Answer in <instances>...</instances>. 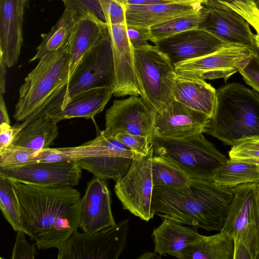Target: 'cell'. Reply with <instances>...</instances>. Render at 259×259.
<instances>
[{"label": "cell", "mask_w": 259, "mask_h": 259, "mask_svg": "<svg viewBox=\"0 0 259 259\" xmlns=\"http://www.w3.org/2000/svg\"><path fill=\"white\" fill-rule=\"evenodd\" d=\"M209 13L205 5L199 11L177 17L149 28L150 41L155 44L159 40L186 30L199 28Z\"/></svg>", "instance_id": "obj_31"}, {"label": "cell", "mask_w": 259, "mask_h": 259, "mask_svg": "<svg viewBox=\"0 0 259 259\" xmlns=\"http://www.w3.org/2000/svg\"><path fill=\"white\" fill-rule=\"evenodd\" d=\"M234 243L228 233L220 231L211 236H200L176 256L179 259H233Z\"/></svg>", "instance_id": "obj_26"}, {"label": "cell", "mask_w": 259, "mask_h": 259, "mask_svg": "<svg viewBox=\"0 0 259 259\" xmlns=\"http://www.w3.org/2000/svg\"><path fill=\"white\" fill-rule=\"evenodd\" d=\"M20 125L11 126L7 123H2L0 125V149H3L11 144L22 130Z\"/></svg>", "instance_id": "obj_42"}, {"label": "cell", "mask_w": 259, "mask_h": 259, "mask_svg": "<svg viewBox=\"0 0 259 259\" xmlns=\"http://www.w3.org/2000/svg\"><path fill=\"white\" fill-rule=\"evenodd\" d=\"M209 118L175 100L161 113H155V135L165 138L181 139L203 133Z\"/></svg>", "instance_id": "obj_19"}, {"label": "cell", "mask_w": 259, "mask_h": 259, "mask_svg": "<svg viewBox=\"0 0 259 259\" xmlns=\"http://www.w3.org/2000/svg\"><path fill=\"white\" fill-rule=\"evenodd\" d=\"M79 18L67 8L48 33L41 34L42 41L36 49L35 55L29 62L39 59L45 55L55 51L66 44Z\"/></svg>", "instance_id": "obj_29"}, {"label": "cell", "mask_w": 259, "mask_h": 259, "mask_svg": "<svg viewBox=\"0 0 259 259\" xmlns=\"http://www.w3.org/2000/svg\"><path fill=\"white\" fill-rule=\"evenodd\" d=\"M7 65L0 58V94H4L6 92V75Z\"/></svg>", "instance_id": "obj_45"}, {"label": "cell", "mask_w": 259, "mask_h": 259, "mask_svg": "<svg viewBox=\"0 0 259 259\" xmlns=\"http://www.w3.org/2000/svg\"><path fill=\"white\" fill-rule=\"evenodd\" d=\"M155 113L141 97L132 95L113 101L105 113V130L115 136L119 133L147 137L151 141L154 132Z\"/></svg>", "instance_id": "obj_14"}, {"label": "cell", "mask_w": 259, "mask_h": 259, "mask_svg": "<svg viewBox=\"0 0 259 259\" xmlns=\"http://www.w3.org/2000/svg\"><path fill=\"white\" fill-rule=\"evenodd\" d=\"M169 1H173V0H169ZM178 2V1H177Z\"/></svg>", "instance_id": "obj_54"}, {"label": "cell", "mask_w": 259, "mask_h": 259, "mask_svg": "<svg viewBox=\"0 0 259 259\" xmlns=\"http://www.w3.org/2000/svg\"><path fill=\"white\" fill-rule=\"evenodd\" d=\"M205 5L209 13L200 28L225 43L243 45L253 49L254 34L241 15L218 1L208 0Z\"/></svg>", "instance_id": "obj_17"}, {"label": "cell", "mask_w": 259, "mask_h": 259, "mask_svg": "<svg viewBox=\"0 0 259 259\" xmlns=\"http://www.w3.org/2000/svg\"><path fill=\"white\" fill-rule=\"evenodd\" d=\"M107 181L96 177L88 183L81 198L79 227L90 233L116 224Z\"/></svg>", "instance_id": "obj_18"}, {"label": "cell", "mask_w": 259, "mask_h": 259, "mask_svg": "<svg viewBox=\"0 0 259 259\" xmlns=\"http://www.w3.org/2000/svg\"><path fill=\"white\" fill-rule=\"evenodd\" d=\"M156 252H146L141 254L138 258L149 259V258H161V255H158Z\"/></svg>", "instance_id": "obj_46"}, {"label": "cell", "mask_w": 259, "mask_h": 259, "mask_svg": "<svg viewBox=\"0 0 259 259\" xmlns=\"http://www.w3.org/2000/svg\"><path fill=\"white\" fill-rule=\"evenodd\" d=\"M82 169L77 160L0 167V176L23 183L46 187L77 185Z\"/></svg>", "instance_id": "obj_13"}, {"label": "cell", "mask_w": 259, "mask_h": 259, "mask_svg": "<svg viewBox=\"0 0 259 259\" xmlns=\"http://www.w3.org/2000/svg\"><path fill=\"white\" fill-rule=\"evenodd\" d=\"M152 178L153 187H184L189 185L192 180L170 159L154 155L152 161Z\"/></svg>", "instance_id": "obj_30"}, {"label": "cell", "mask_w": 259, "mask_h": 259, "mask_svg": "<svg viewBox=\"0 0 259 259\" xmlns=\"http://www.w3.org/2000/svg\"><path fill=\"white\" fill-rule=\"evenodd\" d=\"M112 95L111 88L89 90L72 98L62 109H55L48 114L57 123L77 117L92 118L103 110Z\"/></svg>", "instance_id": "obj_25"}, {"label": "cell", "mask_w": 259, "mask_h": 259, "mask_svg": "<svg viewBox=\"0 0 259 259\" xmlns=\"http://www.w3.org/2000/svg\"><path fill=\"white\" fill-rule=\"evenodd\" d=\"M134 66L140 96L154 113H161L173 100L176 72L167 57L156 45L134 49Z\"/></svg>", "instance_id": "obj_7"}, {"label": "cell", "mask_w": 259, "mask_h": 259, "mask_svg": "<svg viewBox=\"0 0 259 259\" xmlns=\"http://www.w3.org/2000/svg\"><path fill=\"white\" fill-rule=\"evenodd\" d=\"M65 8L73 12L78 18L87 14L95 16L100 21L106 23L104 11L99 0H61Z\"/></svg>", "instance_id": "obj_36"}, {"label": "cell", "mask_w": 259, "mask_h": 259, "mask_svg": "<svg viewBox=\"0 0 259 259\" xmlns=\"http://www.w3.org/2000/svg\"><path fill=\"white\" fill-rule=\"evenodd\" d=\"M114 81V65L108 32L83 58L69 80L61 107L77 95L89 90L109 88Z\"/></svg>", "instance_id": "obj_9"}, {"label": "cell", "mask_w": 259, "mask_h": 259, "mask_svg": "<svg viewBox=\"0 0 259 259\" xmlns=\"http://www.w3.org/2000/svg\"><path fill=\"white\" fill-rule=\"evenodd\" d=\"M28 1V0H25V1H26H26Z\"/></svg>", "instance_id": "obj_55"}, {"label": "cell", "mask_w": 259, "mask_h": 259, "mask_svg": "<svg viewBox=\"0 0 259 259\" xmlns=\"http://www.w3.org/2000/svg\"><path fill=\"white\" fill-rule=\"evenodd\" d=\"M108 32L107 23L91 14H87L78 19L68 41L69 80L83 58Z\"/></svg>", "instance_id": "obj_22"}, {"label": "cell", "mask_w": 259, "mask_h": 259, "mask_svg": "<svg viewBox=\"0 0 259 259\" xmlns=\"http://www.w3.org/2000/svg\"><path fill=\"white\" fill-rule=\"evenodd\" d=\"M174 2L177 1L169 0H126L125 5L128 4L131 5H150L157 4L168 3Z\"/></svg>", "instance_id": "obj_43"}, {"label": "cell", "mask_w": 259, "mask_h": 259, "mask_svg": "<svg viewBox=\"0 0 259 259\" xmlns=\"http://www.w3.org/2000/svg\"><path fill=\"white\" fill-rule=\"evenodd\" d=\"M151 145L154 155L170 159L192 179L212 178L215 170L228 160L202 133L181 139L153 134Z\"/></svg>", "instance_id": "obj_6"}, {"label": "cell", "mask_w": 259, "mask_h": 259, "mask_svg": "<svg viewBox=\"0 0 259 259\" xmlns=\"http://www.w3.org/2000/svg\"><path fill=\"white\" fill-rule=\"evenodd\" d=\"M217 90L204 79L176 73L172 90L173 99L182 104L212 116Z\"/></svg>", "instance_id": "obj_23"}, {"label": "cell", "mask_w": 259, "mask_h": 259, "mask_svg": "<svg viewBox=\"0 0 259 259\" xmlns=\"http://www.w3.org/2000/svg\"><path fill=\"white\" fill-rule=\"evenodd\" d=\"M178 2L184 3H198L203 5L207 4L208 0H173Z\"/></svg>", "instance_id": "obj_47"}, {"label": "cell", "mask_w": 259, "mask_h": 259, "mask_svg": "<svg viewBox=\"0 0 259 259\" xmlns=\"http://www.w3.org/2000/svg\"><path fill=\"white\" fill-rule=\"evenodd\" d=\"M162 219L160 225L152 233L154 251L160 255L168 254L176 257L180 251L201 236L197 228L186 227L169 218Z\"/></svg>", "instance_id": "obj_24"}, {"label": "cell", "mask_w": 259, "mask_h": 259, "mask_svg": "<svg viewBox=\"0 0 259 259\" xmlns=\"http://www.w3.org/2000/svg\"><path fill=\"white\" fill-rule=\"evenodd\" d=\"M254 54L253 49L240 44L225 43L209 55L174 65L178 74L203 79L223 78L225 81L238 72Z\"/></svg>", "instance_id": "obj_11"}, {"label": "cell", "mask_w": 259, "mask_h": 259, "mask_svg": "<svg viewBox=\"0 0 259 259\" xmlns=\"http://www.w3.org/2000/svg\"><path fill=\"white\" fill-rule=\"evenodd\" d=\"M128 219L95 232L75 230L58 249V259H117L126 247Z\"/></svg>", "instance_id": "obj_8"}, {"label": "cell", "mask_w": 259, "mask_h": 259, "mask_svg": "<svg viewBox=\"0 0 259 259\" xmlns=\"http://www.w3.org/2000/svg\"><path fill=\"white\" fill-rule=\"evenodd\" d=\"M256 4L259 9V0H256Z\"/></svg>", "instance_id": "obj_52"}, {"label": "cell", "mask_w": 259, "mask_h": 259, "mask_svg": "<svg viewBox=\"0 0 259 259\" xmlns=\"http://www.w3.org/2000/svg\"><path fill=\"white\" fill-rule=\"evenodd\" d=\"M11 180L24 232L38 249L59 248L79 227L80 192L71 186L46 187Z\"/></svg>", "instance_id": "obj_1"}, {"label": "cell", "mask_w": 259, "mask_h": 259, "mask_svg": "<svg viewBox=\"0 0 259 259\" xmlns=\"http://www.w3.org/2000/svg\"><path fill=\"white\" fill-rule=\"evenodd\" d=\"M25 233L17 231L15 242L11 256V259H33L38 254L35 243L30 244L25 238Z\"/></svg>", "instance_id": "obj_37"}, {"label": "cell", "mask_w": 259, "mask_h": 259, "mask_svg": "<svg viewBox=\"0 0 259 259\" xmlns=\"http://www.w3.org/2000/svg\"><path fill=\"white\" fill-rule=\"evenodd\" d=\"M114 136L131 149L143 155H147L152 148L151 141L146 137L126 133H119Z\"/></svg>", "instance_id": "obj_38"}, {"label": "cell", "mask_w": 259, "mask_h": 259, "mask_svg": "<svg viewBox=\"0 0 259 259\" xmlns=\"http://www.w3.org/2000/svg\"><path fill=\"white\" fill-rule=\"evenodd\" d=\"M203 133L232 146L241 140L259 137V94L236 82L220 88L217 90L213 114Z\"/></svg>", "instance_id": "obj_4"}, {"label": "cell", "mask_w": 259, "mask_h": 259, "mask_svg": "<svg viewBox=\"0 0 259 259\" xmlns=\"http://www.w3.org/2000/svg\"><path fill=\"white\" fill-rule=\"evenodd\" d=\"M99 1L104 11L107 23L116 24L126 21L125 5L115 0H99Z\"/></svg>", "instance_id": "obj_39"}, {"label": "cell", "mask_w": 259, "mask_h": 259, "mask_svg": "<svg viewBox=\"0 0 259 259\" xmlns=\"http://www.w3.org/2000/svg\"><path fill=\"white\" fill-rule=\"evenodd\" d=\"M0 208L3 216L15 231H24L19 200L11 179L0 176Z\"/></svg>", "instance_id": "obj_32"}, {"label": "cell", "mask_w": 259, "mask_h": 259, "mask_svg": "<svg viewBox=\"0 0 259 259\" xmlns=\"http://www.w3.org/2000/svg\"><path fill=\"white\" fill-rule=\"evenodd\" d=\"M256 186H257V191H258V195H259V182L257 183Z\"/></svg>", "instance_id": "obj_51"}, {"label": "cell", "mask_w": 259, "mask_h": 259, "mask_svg": "<svg viewBox=\"0 0 259 259\" xmlns=\"http://www.w3.org/2000/svg\"><path fill=\"white\" fill-rule=\"evenodd\" d=\"M48 1H51V0H48Z\"/></svg>", "instance_id": "obj_56"}, {"label": "cell", "mask_w": 259, "mask_h": 259, "mask_svg": "<svg viewBox=\"0 0 259 259\" xmlns=\"http://www.w3.org/2000/svg\"><path fill=\"white\" fill-rule=\"evenodd\" d=\"M257 259H259V255H258V257H257Z\"/></svg>", "instance_id": "obj_53"}, {"label": "cell", "mask_w": 259, "mask_h": 259, "mask_svg": "<svg viewBox=\"0 0 259 259\" xmlns=\"http://www.w3.org/2000/svg\"><path fill=\"white\" fill-rule=\"evenodd\" d=\"M58 134L57 123L48 113H44L23 127L12 144L40 150L50 148Z\"/></svg>", "instance_id": "obj_27"}, {"label": "cell", "mask_w": 259, "mask_h": 259, "mask_svg": "<svg viewBox=\"0 0 259 259\" xmlns=\"http://www.w3.org/2000/svg\"><path fill=\"white\" fill-rule=\"evenodd\" d=\"M238 72L247 84L259 92V59L255 54Z\"/></svg>", "instance_id": "obj_40"}, {"label": "cell", "mask_w": 259, "mask_h": 259, "mask_svg": "<svg viewBox=\"0 0 259 259\" xmlns=\"http://www.w3.org/2000/svg\"><path fill=\"white\" fill-rule=\"evenodd\" d=\"M221 3L241 15L255 29L259 26L256 0H211Z\"/></svg>", "instance_id": "obj_35"}, {"label": "cell", "mask_w": 259, "mask_h": 259, "mask_svg": "<svg viewBox=\"0 0 259 259\" xmlns=\"http://www.w3.org/2000/svg\"><path fill=\"white\" fill-rule=\"evenodd\" d=\"M234 196L231 187L220 186L212 178L193 179L184 187H153L152 208L161 218L220 231Z\"/></svg>", "instance_id": "obj_2"}, {"label": "cell", "mask_w": 259, "mask_h": 259, "mask_svg": "<svg viewBox=\"0 0 259 259\" xmlns=\"http://www.w3.org/2000/svg\"><path fill=\"white\" fill-rule=\"evenodd\" d=\"M256 33L254 34V42L255 44L259 47V26L255 29Z\"/></svg>", "instance_id": "obj_48"}, {"label": "cell", "mask_w": 259, "mask_h": 259, "mask_svg": "<svg viewBox=\"0 0 259 259\" xmlns=\"http://www.w3.org/2000/svg\"><path fill=\"white\" fill-rule=\"evenodd\" d=\"M115 1L124 5H125L126 1V0H115Z\"/></svg>", "instance_id": "obj_50"}, {"label": "cell", "mask_w": 259, "mask_h": 259, "mask_svg": "<svg viewBox=\"0 0 259 259\" xmlns=\"http://www.w3.org/2000/svg\"><path fill=\"white\" fill-rule=\"evenodd\" d=\"M3 95L0 94V123L5 122L10 124V118Z\"/></svg>", "instance_id": "obj_44"}, {"label": "cell", "mask_w": 259, "mask_h": 259, "mask_svg": "<svg viewBox=\"0 0 259 259\" xmlns=\"http://www.w3.org/2000/svg\"><path fill=\"white\" fill-rule=\"evenodd\" d=\"M253 51L255 55V56L259 59V47L257 46L255 44H254L253 47Z\"/></svg>", "instance_id": "obj_49"}, {"label": "cell", "mask_w": 259, "mask_h": 259, "mask_svg": "<svg viewBox=\"0 0 259 259\" xmlns=\"http://www.w3.org/2000/svg\"><path fill=\"white\" fill-rule=\"evenodd\" d=\"M205 5L174 2L150 5L125 4L127 25L150 28L171 19L196 13Z\"/></svg>", "instance_id": "obj_21"}, {"label": "cell", "mask_w": 259, "mask_h": 259, "mask_svg": "<svg viewBox=\"0 0 259 259\" xmlns=\"http://www.w3.org/2000/svg\"><path fill=\"white\" fill-rule=\"evenodd\" d=\"M40 150L11 144L0 149V167H15L39 163Z\"/></svg>", "instance_id": "obj_33"}, {"label": "cell", "mask_w": 259, "mask_h": 259, "mask_svg": "<svg viewBox=\"0 0 259 259\" xmlns=\"http://www.w3.org/2000/svg\"><path fill=\"white\" fill-rule=\"evenodd\" d=\"M257 183L231 187L234 198L224 226L234 243L233 259H257L259 255V195Z\"/></svg>", "instance_id": "obj_5"}, {"label": "cell", "mask_w": 259, "mask_h": 259, "mask_svg": "<svg viewBox=\"0 0 259 259\" xmlns=\"http://www.w3.org/2000/svg\"><path fill=\"white\" fill-rule=\"evenodd\" d=\"M25 0H0V58L8 67L17 62L22 45Z\"/></svg>", "instance_id": "obj_20"}, {"label": "cell", "mask_w": 259, "mask_h": 259, "mask_svg": "<svg viewBox=\"0 0 259 259\" xmlns=\"http://www.w3.org/2000/svg\"><path fill=\"white\" fill-rule=\"evenodd\" d=\"M107 24L114 65L113 95L117 97L138 96L140 91L135 70L134 49L127 35L126 22Z\"/></svg>", "instance_id": "obj_15"}, {"label": "cell", "mask_w": 259, "mask_h": 259, "mask_svg": "<svg viewBox=\"0 0 259 259\" xmlns=\"http://www.w3.org/2000/svg\"><path fill=\"white\" fill-rule=\"evenodd\" d=\"M230 159L259 163V137L246 139L232 146L229 152Z\"/></svg>", "instance_id": "obj_34"}, {"label": "cell", "mask_w": 259, "mask_h": 259, "mask_svg": "<svg viewBox=\"0 0 259 259\" xmlns=\"http://www.w3.org/2000/svg\"><path fill=\"white\" fill-rule=\"evenodd\" d=\"M213 180L219 185L232 187L240 184L259 182V163L228 160L214 172Z\"/></svg>", "instance_id": "obj_28"}, {"label": "cell", "mask_w": 259, "mask_h": 259, "mask_svg": "<svg viewBox=\"0 0 259 259\" xmlns=\"http://www.w3.org/2000/svg\"><path fill=\"white\" fill-rule=\"evenodd\" d=\"M99 138V155L77 160L82 169L89 171L95 177L106 181L112 179L116 182L128 172L134 159L143 156L105 130L100 132Z\"/></svg>", "instance_id": "obj_12"}, {"label": "cell", "mask_w": 259, "mask_h": 259, "mask_svg": "<svg viewBox=\"0 0 259 259\" xmlns=\"http://www.w3.org/2000/svg\"><path fill=\"white\" fill-rule=\"evenodd\" d=\"M225 44L200 28L183 31L162 39L154 45L174 66L212 53Z\"/></svg>", "instance_id": "obj_16"}, {"label": "cell", "mask_w": 259, "mask_h": 259, "mask_svg": "<svg viewBox=\"0 0 259 259\" xmlns=\"http://www.w3.org/2000/svg\"><path fill=\"white\" fill-rule=\"evenodd\" d=\"M152 147L148 154L134 159L128 172L116 182L114 192L124 209L148 222L155 215L152 208Z\"/></svg>", "instance_id": "obj_10"}, {"label": "cell", "mask_w": 259, "mask_h": 259, "mask_svg": "<svg viewBox=\"0 0 259 259\" xmlns=\"http://www.w3.org/2000/svg\"><path fill=\"white\" fill-rule=\"evenodd\" d=\"M127 33L134 49L139 48L149 45L151 35L149 28L128 26Z\"/></svg>", "instance_id": "obj_41"}, {"label": "cell", "mask_w": 259, "mask_h": 259, "mask_svg": "<svg viewBox=\"0 0 259 259\" xmlns=\"http://www.w3.org/2000/svg\"><path fill=\"white\" fill-rule=\"evenodd\" d=\"M68 41L41 57L20 86L13 117L22 122V128L36 117L61 107L69 82Z\"/></svg>", "instance_id": "obj_3"}]
</instances>
